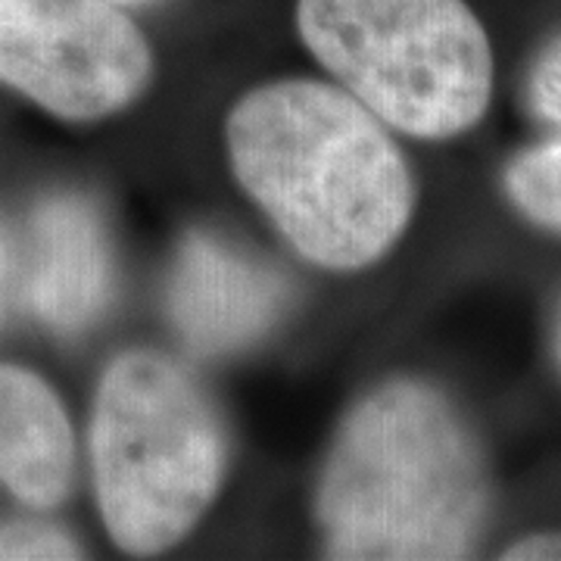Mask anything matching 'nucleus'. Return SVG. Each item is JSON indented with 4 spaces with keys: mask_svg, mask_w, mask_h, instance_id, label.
I'll return each instance as SVG.
<instances>
[{
    "mask_svg": "<svg viewBox=\"0 0 561 561\" xmlns=\"http://www.w3.org/2000/svg\"><path fill=\"white\" fill-rule=\"evenodd\" d=\"M228 160L280 234L334 272L378 262L415 213V184L383 122L324 81L250 91L225 125Z\"/></svg>",
    "mask_w": 561,
    "mask_h": 561,
    "instance_id": "1",
    "label": "nucleus"
},
{
    "mask_svg": "<svg viewBox=\"0 0 561 561\" xmlns=\"http://www.w3.org/2000/svg\"><path fill=\"white\" fill-rule=\"evenodd\" d=\"M486 515L481 443L437 387L397 378L353 405L316 496L331 559H465Z\"/></svg>",
    "mask_w": 561,
    "mask_h": 561,
    "instance_id": "2",
    "label": "nucleus"
},
{
    "mask_svg": "<svg viewBox=\"0 0 561 561\" xmlns=\"http://www.w3.org/2000/svg\"><path fill=\"white\" fill-rule=\"evenodd\" d=\"M91 461L113 542L157 556L181 542L216 502L228 468L219 412L179 362L125 353L103 371Z\"/></svg>",
    "mask_w": 561,
    "mask_h": 561,
    "instance_id": "3",
    "label": "nucleus"
},
{
    "mask_svg": "<svg viewBox=\"0 0 561 561\" xmlns=\"http://www.w3.org/2000/svg\"><path fill=\"white\" fill-rule=\"evenodd\" d=\"M312 57L383 125L456 138L493 98V50L465 0H300Z\"/></svg>",
    "mask_w": 561,
    "mask_h": 561,
    "instance_id": "4",
    "label": "nucleus"
},
{
    "mask_svg": "<svg viewBox=\"0 0 561 561\" xmlns=\"http://www.w3.org/2000/svg\"><path fill=\"white\" fill-rule=\"evenodd\" d=\"M153 54L110 0H0V81L66 122L131 106Z\"/></svg>",
    "mask_w": 561,
    "mask_h": 561,
    "instance_id": "5",
    "label": "nucleus"
},
{
    "mask_svg": "<svg viewBox=\"0 0 561 561\" xmlns=\"http://www.w3.org/2000/svg\"><path fill=\"white\" fill-rule=\"evenodd\" d=\"M287 300L275 268L209 231H191L169 278V316L203 356L241 350L262 337Z\"/></svg>",
    "mask_w": 561,
    "mask_h": 561,
    "instance_id": "6",
    "label": "nucleus"
},
{
    "mask_svg": "<svg viewBox=\"0 0 561 561\" xmlns=\"http://www.w3.org/2000/svg\"><path fill=\"white\" fill-rule=\"evenodd\" d=\"M113 287V256L101 216L81 197L41 203L32 219L25 300L47 328L79 331L101 312Z\"/></svg>",
    "mask_w": 561,
    "mask_h": 561,
    "instance_id": "7",
    "label": "nucleus"
},
{
    "mask_svg": "<svg viewBox=\"0 0 561 561\" xmlns=\"http://www.w3.org/2000/svg\"><path fill=\"white\" fill-rule=\"evenodd\" d=\"M76 465L72 424L35 371L0 365V483L32 508L66 500Z\"/></svg>",
    "mask_w": 561,
    "mask_h": 561,
    "instance_id": "8",
    "label": "nucleus"
},
{
    "mask_svg": "<svg viewBox=\"0 0 561 561\" xmlns=\"http://www.w3.org/2000/svg\"><path fill=\"white\" fill-rule=\"evenodd\" d=\"M505 191L527 219L561 231V140L527 150L512 162Z\"/></svg>",
    "mask_w": 561,
    "mask_h": 561,
    "instance_id": "9",
    "label": "nucleus"
},
{
    "mask_svg": "<svg viewBox=\"0 0 561 561\" xmlns=\"http://www.w3.org/2000/svg\"><path fill=\"white\" fill-rule=\"evenodd\" d=\"M81 549L62 530L44 524L0 527V559H79Z\"/></svg>",
    "mask_w": 561,
    "mask_h": 561,
    "instance_id": "10",
    "label": "nucleus"
},
{
    "mask_svg": "<svg viewBox=\"0 0 561 561\" xmlns=\"http://www.w3.org/2000/svg\"><path fill=\"white\" fill-rule=\"evenodd\" d=\"M530 103L537 116L561 125V41H556L530 76Z\"/></svg>",
    "mask_w": 561,
    "mask_h": 561,
    "instance_id": "11",
    "label": "nucleus"
},
{
    "mask_svg": "<svg viewBox=\"0 0 561 561\" xmlns=\"http://www.w3.org/2000/svg\"><path fill=\"white\" fill-rule=\"evenodd\" d=\"M505 559H561V534L527 537L505 549Z\"/></svg>",
    "mask_w": 561,
    "mask_h": 561,
    "instance_id": "12",
    "label": "nucleus"
},
{
    "mask_svg": "<svg viewBox=\"0 0 561 561\" xmlns=\"http://www.w3.org/2000/svg\"><path fill=\"white\" fill-rule=\"evenodd\" d=\"M552 353H556V365L561 371V309H559V321H556V341H552Z\"/></svg>",
    "mask_w": 561,
    "mask_h": 561,
    "instance_id": "13",
    "label": "nucleus"
},
{
    "mask_svg": "<svg viewBox=\"0 0 561 561\" xmlns=\"http://www.w3.org/2000/svg\"><path fill=\"white\" fill-rule=\"evenodd\" d=\"M110 3H116V7H122V3H140V0H110Z\"/></svg>",
    "mask_w": 561,
    "mask_h": 561,
    "instance_id": "14",
    "label": "nucleus"
}]
</instances>
